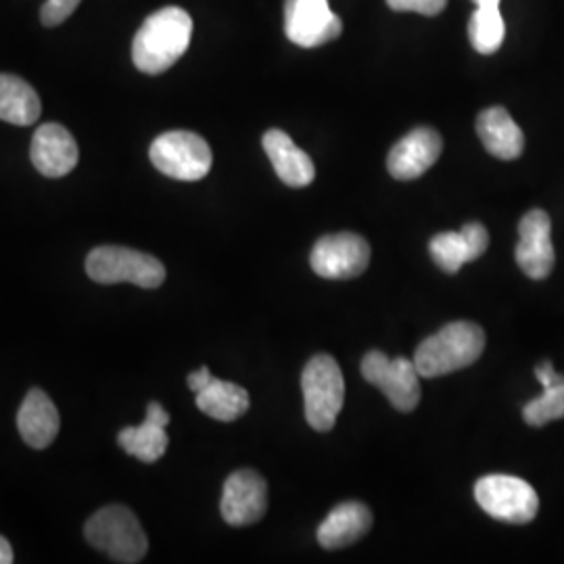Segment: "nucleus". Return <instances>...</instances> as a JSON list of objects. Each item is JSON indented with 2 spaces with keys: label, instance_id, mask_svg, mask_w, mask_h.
Here are the masks:
<instances>
[{
  "label": "nucleus",
  "instance_id": "f03ea898",
  "mask_svg": "<svg viewBox=\"0 0 564 564\" xmlns=\"http://www.w3.org/2000/svg\"><path fill=\"white\" fill-rule=\"evenodd\" d=\"M485 349L479 324L458 321L424 339L414 354V366L423 379H437L477 362Z\"/></svg>",
  "mask_w": 564,
  "mask_h": 564
},
{
  "label": "nucleus",
  "instance_id": "bb28decb",
  "mask_svg": "<svg viewBox=\"0 0 564 564\" xmlns=\"http://www.w3.org/2000/svg\"><path fill=\"white\" fill-rule=\"evenodd\" d=\"M535 377H538V381L542 383V387L561 383V381L564 379L563 375H558V372L554 370L552 362L540 364V366L535 368Z\"/></svg>",
  "mask_w": 564,
  "mask_h": 564
},
{
  "label": "nucleus",
  "instance_id": "cd10ccee",
  "mask_svg": "<svg viewBox=\"0 0 564 564\" xmlns=\"http://www.w3.org/2000/svg\"><path fill=\"white\" fill-rule=\"evenodd\" d=\"M212 379H214V375L209 372V368H199V370H195L191 377H188V387H191V391H195V393H199L203 387H207V384L212 383Z\"/></svg>",
  "mask_w": 564,
  "mask_h": 564
},
{
  "label": "nucleus",
  "instance_id": "423d86ee",
  "mask_svg": "<svg viewBox=\"0 0 564 564\" xmlns=\"http://www.w3.org/2000/svg\"><path fill=\"white\" fill-rule=\"evenodd\" d=\"M475 500L502 523H531L540 512V498L531 485L512 475H487L475 485Z\"/></svg>",
  "mask_w": 564,
  "mask_h": 564
},
{
  "label": "nucleus",
  "instance_id": "4be33fe9",
  "mask_svg": "<svg viewBox=\"0 0 564 564\" xmlns=\"http://www.w3.org/2000/svg\"><path fill=\"white\" fill-rule=\"evenodd\" d=\"M197 395V408L209 419H216L220 423H232L241 419L249 410V393L241 384L228 383L220 379H212V383L203 387Z\"/></svg>",
  "mask_w": 564,
  "mask_h": 564
},
{
  "label": "nucleus",
  "instance_id": "20e7f679",
  "mask_svg": "<svg viewBox=\"0 0 564 564\" xmlns=\"http://www.w3.org/2000/svg\"><path fill=\"white\" fill-rule=\"evenodd\" d=\"M305 419L314 431H330L341 412L345 381L337 360L328 354H316L302 372Z\"/></svg>",
  "mask_w": 564,
  "mask_h": 564
},
{
  "label": "nucleus",
  "instance_id": "a878e982",
  "mask_svg": "<svg viewBox=\"0 0 564 564\" xmlns=\"http://www.w3.org/2000/svg\"><path fill=\"white\" fill-rule=\"evenodd\" d=\"M387 4L393 11H408V13H421L426 18H433L444 11L447 0H387Z\"/></svg>",
  "mask_w": 564,
  "mask_h": 564
},
{
  "label": "nucleus",
  "instance_id": "4468645a",
  "mask_svg": "<svg viewBox=\"0 0 564 564\" xmlns=\"http://www.w3.org/2000/svg\"><path fill=\"white\" fill-rule=\"evenodd\" d=\"M30 158L42 176L61 178L78 165L80 151L67 128L61 123H42L32 139Z\"/></svg>",
  "mask_w": 564,
  "mask_h": 564
},
{
  "label": "nucleus",
  "instance_id": "393cba45",
  "mask_svg": "<svg viewBox=\"0 0 564 564\" xmlns=\"http://www.w3.org/2000/svg\"><path fill=\"white\" fill-rule=\"evenodd\" d=\"M82 0H46L41 7V21L44 28H57L69 20L80 7Z\"/></svg>",
  "mask_w": 564,
  "mask_h": 564
},
{
  "label": "nucleus",
  "instance_id": "9d476101",
  "mask_svg": "<svg viewBox=\"0 0 564 564\" xmlns=\"http://www.w3.org/2000/svg\"><path fill=\"white\" fill-rule=\"evenodd\" d=\"M284 32L293 44L314 48L337 41L343 23L328 0H284Z\"/></svg>",
  "mask_w": 564,
  "mask_h": 564
},
{
  "label": "nucleus",
  "instance_id": "2eb2a0df",
  "mask_svg": "<svg viewBox=\"0 0 564 564\" xmlns=\"http://www.w3.org/2000/svg\"><path fill=\"white\" fill-rule=\"evenodd\" d=\"M489 247V232L484 224H464L458 232H440L429 242L433 262L445 274L460 272L464 263L475 262L484 256Z\"/></svg>",
  "mask_w": 564,
  "mask_h": 564
},
{
  "label": "nucleus",
  "instance_id": "7ed1b4c3",
  "mask_svg": "<svg viewBox=\"0 0 564 564\" xmlns=\"http://www.w3.org/2000/svg\"><path fill=\"white\" fill-rule=\"evenodd\" d=\"M86 540L121 564L141 563L149 550V540L137 514L126 506H105L84 527Z\"/></svg>",
  "mask_w": 564,
  "mask_h": 564
},
{
  "label": "nucleus",
  "instance_id": "aec40b11",
  "mask_svg": "<svg viewBox=\"0 0 564 564\" xmlns=\"http://www.w3.org/2000/svg\"><path fill=\"white\" fill-rule=\"evenodd\" d=\"M477 134L485 149L505 162H512L523 155V130L512 120L505 107H489L477 118Z\"/></svg>",
  "mask_w": 564,
  "mask_h": 564
},
{
  "label": "nucleus",
  "instance_id": "0eeeda50",
  "mask_svg": "<svg viewBox=\"0 0 564 564\" xmlns=\"http://www.w3.org/2000/svg\"><path fill=\"white\" fill-rule=\"evenodd\" d=\"M151 162L174 181L197 182L212 170V149L199 134L174 130L158 137L151 144Z\"/></svg>",
  "mask_w": 564,
  "mask_h": 564
},
{
  "label": "nucleus",
  "instance_id": "a211bd4d",
  "mask_svg": "<svg viewBox=\"0 0 564 564\" xmlns=\"http://www.w3.org/2000/svg\"><path fill=\"white\" fill-rule=\"evenodd\" d=\"M59 424V412L53 400L41 389H30L18 414V429L23 442L34 449H44L55 442Z\"/></svg>",
  "mask_w": 564,
  "mask_h": 564
},
{
  "label": "nucleus",
  "instance_id": "39448f33",
  "mask_svg": "<svg viewBox=\"0 0 564 564\" xmlns=\"http://www.w3.org/2000/svg\"><path fill=\"white\" fill-rule=\"evenodd\" d=\"M88 276L99 284L132 282L141 289H158L165 281L163 263L137 249L102 245L86 258Z\"/></svg>",
  "mask_w": 564,
  "mask_h": 564
},
{
  "label": "nucleus",
  "instance_id": "c756f323",
  "mask_svg": "<svg viewBox=\"0 0 564 564\" xmlns=\"http://www.w3.org/2000/svg\"><path fill=\"white\" fill-rule=\"evenodd\" d=\"M477 7H500V0H473Z\"/></svg>",
  "mask_w": 564,
  "mask_h": 564
},
{
  "label": "nucleus",
  "instance_id": "6ab92c4d",
  "mask_svg": "<svg viewBox=\"0 0 564 564\" xmlns=\"http://www.w3.org/2000/svg\"><path fill=\"white\" fill-rule=\"evenodd\" d=\"M372 527V512L362 502L335 506L318 527V542L326 550H341L360 542Z\"/></svg>",
  "mask_w": 564,
  "mask_h": 564
},
{
  "label": "nucleus",
  "instance_id": "6e6552de",
  "mask_svg": "<svg viewBox=\"0 0 564 564\" xmlns=\"http://www.w3.org/2000/svg\"><path fill=\"white\" fill-rule=\"evenodd\" d=\"M362 377L370 384L379 387L384 398L400 412H412L421 398V375L414 360L387 358L383 351H368L362 360Z\"/></svg>",
  "mask_w": 564,
  "mask_h": 564
},
{
  "label": "nucleus",
  "instance_id": "9b49d317",
  "mask_svg": "<svg viewBox=\"0 0 564 564\" xmlns=\"http://www.w3.org/2000/svg\"><path fill=\"white\" fill-rule=\"evenodd\" d=\"M220 510L232 527L260 523L268 510V485L262 475L251 468L232 473L224 484Z\"/></svg>",
  "mask_w": 564,
  "mask_h": 564
},
{
  "label": "nucleus",
  "instance_id": "f257e3e1",
  "mask_svg": "<svg viewBox=\"0 0 564 564\" xmlns=\"http://www.w3.org/2000/svg\"><path fill=\"white\" fill-rule=\"evenodd\" d=\"M193 20L181 7H165L149 15L132 42V61L142 74L167 72L186 53Z\"/></svg>",
  "mask_w": 564,
  "mask_h": 564
},
{
  "label": "nucleus",
  "instance_id": "f8f14e48",
  "mask_svg": "<svg viewBox=\"0 0 564 564\" xmlns=\"http://www.w3.org/2000/svg\"><path fill=\"white\" fill-rule=\"evenodd\" d=\"M517 263L533 281L550 276L556 256L552 245V223L544 209H531L519 224Z\"/></svg>",
  "mask_w": 564,
  "mask_h": 564
},
{
  "label": "nucleus",
  "instance_id": "c85d7f7f",
  "mask_svg": "<svg viewBox=\"0 0 564 564\" xmlns=\"http://www.w3.org/2000/svg\"><path fill=\"white\" fill-rule=\"evenodd\" d=\"M13 563V547L0 535V564Z\"/></svg>",
  "mask_w": 564,
  "mask_h": 564
},
{
  "label": "nucleus",
  "instance_id": "412c9836",
  "mask_svg": "<svg viewBox=\"0 0 564 564\" xmlns=\"http://www.w3.org/2000/svg\"><path fill=\"white\" fill-rule=\"evenodd\" d=\"M39 93L13 74H0V120L32 126L41 118Z\"/></svg>",
  "mask_w": 564,
  "mask_h": 564
},
{
  "label": "nucleus",
  "instance_id": "dca6fc26",
  "mask_svg": "<svg viewBox=\"0 0 564 564\" xmlns=\"http://www.w3.org/2000/svg\"><path fill=\"white\" fill-rule=\"evenodd\" d=\"M170 414L163 410L162 403L151 402L147 405V419L141 426H126L118 435L121 447L139 458L141 463H158L167 449V429Z\"/></svg>",
  "mask_w": 564,
  "mask_h": 564
},
{
  "label": "nucleus",
  "instance_id": "1a4fd4ad",
  "mask_svg": "<svg viewBox=\"0 0 564 564\" xmlns=\"http://www.w3.org/2000/svg\"><path fill=\"white\" fill-rule=\"evenodd\" d=\"M370 263V245L360 235L339 232L318 239L310 265L312 270L328 281H347L366 272Z\"/></svg>",
  "mask_w": 564,
  "mask_h": 564
},
{
  "label": "nucleus",
  "instance_id": "b1692460",
  "mask_svg": "<svg viewBox=\"0 0 564 564\" xmlns=\"http://www.w3.org/2000/svg\"><path fill=\"white\" fill-rule=\"evenodd\" d=\"M523 419L529 426H544L564 419V379L561 383L547 384L538 400L527 403Z\"/></svg>",
  "mask_w": 564,
  "mask_h": 564
},
{
  "label": "nucleus",
  "instance_id": "ddd939ff",
  "mask_svg": "<svg viewBox=\"0 0 564 564\" xmlns=\"http://www.w3.org/2000/svg\"><path fill=\"white\" fill-rule=\"evenodd\" d=\"M444 141L433 128H416L398 142L389 158L387 167L398 181H416L426 174L440 160Z\"/></svg>",
  "mask_w": 564,
  "mask_h": 564
},
{
  "label": "nucleus",
  "instance_id": "f3484780",
  "mask_svg": "<svg viewBox=\"0 0 564 564\" xmlns=\"http://www.w3.org/2000/svg\"><path fill=\"white\" fill-rule=\"evenodd\" d=\"M263 151L274 165L279 178L286 186L303 188L316 178V167L310 155L282 130H268L263 134Z\"/></svg>",
  "mask_w": 564,
  "mask_h": 564
},
{
  "label": "nucleus",
  "instance_id": "5701e85b",
  "mask_svg": "<svg viewBox=\"0 0 564 564\" xmlns=\"http://www.w3.org/2000/svg\"><path fill=\"white\" fill-rule=\"evenodd\" d=\"M506 36V23L500 7H477L468 21V39L481 55H494Z\"/></svg>",
  "mask_w": 564,
  "mask_h": 564
}]
</instances>
